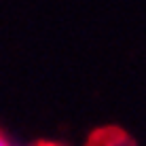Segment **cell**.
<instances>
[{"instance_id":"1","label":"cell","mask_w":146,"mask_h":146,"mask_svg":"<svg viewBox=\"0 0 146 146\" xmlns=\"http://www.w3.org/2000/svg\"><path fill=\"white\" fill-rule=\"evenodd\" d=\"M0 146H11V144H9V142H7V140H4V138H2V135H0Z\"/></svg>"}]
</instances>
